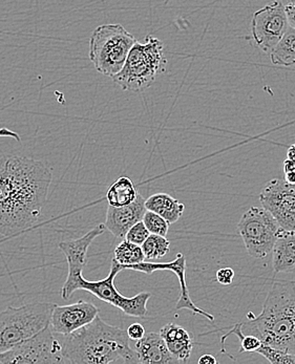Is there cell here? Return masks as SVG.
<instances>
[{
	"label": "cell",
	"mask_w": 295,
	"mask_h": 364,
	"mask_svg": "<svg viewBox=\"0 0 295 364\" xmlns=\"http://www.w3.org/2000/svg\"><path fill=\"white\" fill-rule=\"evenodd\" d=\"M0 138L21 141L6 127ZM52 180V169L43 161L15 154L0 159V235H18L43 216Z\"/></svg>",
	"instance_id": "obj_1"
},
{
	"label": "cell",
	"mask_w": 295,
	"mask_h": 364,
	"mask_svg": "<svg viewBox=\"0 0 295 364\" xmlns=\"http://www.w3.org/2000/svg\"><path fill=\"white\" fill-rule=\"evenodd\" d=\"M59 337L68 364L139 363L127 331L107 323L99 315L76 332Z\"/></svg>",
	"instance_id": "obj_2"
},
{
	"label": "cell",
	"mask_w": 295,
	"mask_h": 364,
	"mask_svg": "<svg viewBox=\"0 0 295 364\" xmlns=\"http://www.w3.org/2000/svg\"><path fill=\"white\" fill-rule=\"evenodd\" d=\"M247 319L243 326L262 343L295 354V282H273L261 314Z\"/></svg>",
	"instance_id": "obj_3"
},
{
	"label": "cell",
	"mask_w": 295,
	"mask_h": 364,
	"mask_svg": "<svg viewBox=\"0 0 295 364\" xmlns=\"http://www.w3.org/2000/svg\"><path fill=\"white\" fill-rule=\"evenodd\" d=\"M164 44L157 37L149 36L144 43L136 41L122 70L112 77L116 85L129 92H140L151 87L166 70Z\"/></svg>",
	"instance_id": "obj_4"
},
{
	"label": "cell",
	"mask_w": 295,
	"mask_h": 364,
	"mask_svg": "<svg viewBox=\"0 0 295 364\" xmlns=\"http://www.w3.org/2000/svg\"><path fill=\"white\" fill-rule=\"evenodd\" d=\"M121 271H123L122 264L114 258L111 270L105 279L92 282L85 279L82 274L68 277L61 289V297L63 300H68L77 290H85L97 299L120 309L129 316L143 318L147 315V302L151 294L149 292H141L133 297L123 296L114 286V279Z\"/></svg>",
	"instance_id": "obj_5"
},
{
	"label": "cell",
	"mask_w": 295,
	"mask_h": 364,
	"mask_svg": "<svg viewBox=\"0 0 295 364\" xmlns=\"http://www.w3.org/2000/svg\"><path fill=\"white\" fill-rule=\"evenodd\" d=\"M136 43L135 36L121 24H103L92 33L90 59L97 72L112 78L122 70Z\"/></svg>",
	"instance_id": "obj_6"
},
{
	"label": "cell",
	"mask_w": 295,
	"mask_h": 364,
	"mask_svg": "<svg viewBox=\"0 0 295 364\" xmlns=\"http://www.w3.org/2000/svg\"><path fill=\"white\" fill-rule=\"evenodd\" d=\"M54 306L50 302H32L0 312V354L50 326Z\"/></svg>",
	"instance_id": "obj_7"
},
{
	"label": "cell",
	"mask_w": 295,
	"mask_h": 364,
	"mask_svg": "<svg viewBox=\"0 0 295 364\" xmlns=\"http://www.w3.org/2000/svg\"><path fill=\"white\" fill-rule=\"evenodd\" d=\"M279 228L274 216L264 207H250L237 224V232L246 250L257 259H263L272 253Z\"/></svg>",
	"instance_id": "obj_8"
},
{
	"label": "cell",
	"mask_w": 295,
	"mask_h": 364,
	"mask_svg": "<svg viewBox=\"0 0 295 364\" xmlns=\"http://www.w3.org/2000/svg\"><path fill=\"white\" fill-rule=\"evenodd\" d=\"M68 364L60 337L50 324L8 352L0 354V364Z\"/></svg>",
	"instance_id": "obj_9"
},
{
	"label": "cell",
	"mask_w": 295,
	"mask_h": 364,
	"mask_svg": "<svg viewBox=\"0 0 295 364\" xmlns=\"http://www.w3.org/2000/svg\"><path fill=\"white\" fill-rule=\"evenodd\" d=\"M289 28L285 6L281 2H270L253 14L251 32L262 52L272 54L277 43Z\"/></svg>",
	"instance_id": "obj_10"
},
{
	"label": "cell",
	"mask_w": 295,
	"mask_h": 364,
	"mask_svg": "<svg viewBox=\"0 0 295 364\" xmlns=\"http://www.w3.org/2000/svg\"><path fill=\"white\" fill-rule=\"evenodd\" d=\"M259 202L281 228L295 231V185L273 178L262 189Z\"/></svg>",
	"instance_id": "obj_11"
},
{
	"label": "cell",
	"mask_w": 295,
	"mask_h": 364,
	"mask_svg": "<svg viewBox=\"0 0 295 364\" xmlns=\"http://www.w3.org/2000/svg\"><path fill=\"white\" fill-rule=\"evenodd\" d=\"M127 270H134L136 271V272H142L149 275L153 274L154 272H157V271H171V272L177 275L180 287H181L180 299L178 300L177 306H176L177 310L186 309V310L191 311L195 314L202 315L205 318L208 319L209 321H215V316L205 312L199 306H195V302L189 296L186 280V258H185L183 253H178L177 258L173 262H147L144 260V262H140V264H132V266L127 267Z\"/></svg>",
	"instance_id": "obj_12"
},
{
	"label": "cell",
	"mask_w": 295,
	"mask_h": 364,
	"mask_svg": "<svg viewBox=\"0 0 295 364\" xmlns=\"http://www.w3.org/2000/svg\"><path fill=\"white\" fill-rule=\"evenodd\" d=\"M99 309L92 302L80 301L68 306L55 304L50 317V328L56 334L68 335L91 323L99 315Z\"/></svg>",
	"instance_id": "obj_13"
},
{
	"label": "cell",
	"mask_w": 295,
	"mask_h": 364,
	"mask_svg": "<svg viewBox=\"0 0 295 364\" xmlns=\"http://www.w3.org/2000/svg\"><path fill=\"white\" fill-rule=\"evenodd\" d=\"M147 209L145 200L140 193L135 200L127 206L114 207L109 205L105 218V227L117 238H125L129 229L141 222Z\"/></svg>",
	"instance_id": "obj_14"
},
{
	"label": "cell",
	"mask_w": 295,
	"mask_h": 364,
	"mask_svg": "<svg viewBox=\"0 0 295 364\" xmlns=\"http://www.w3.org/2000/svg\"><path fill=\"white\" fill-rule=\"evenodd\" d=\"M105 225L100 224L94 227L87 235L76 240L61 242L59 250L63 251L68 260V277L82 274L87 264V251L95 240L104 233Z\"/></svg>",
	"instance_id": "obj_15"
},
{
	"label": "cell",
	"mask_w": 295,
	"mask_h": 364,
	"mask_svg": "<svg viewBox=\"0 0 295 364\" xmlns=\"http://www.w3.org/2000/svg\"><path fill=\"white\" fill-rule=\"evenodd\" d=\"M135 350L139 363L173 364L180 363L169 352L167 344L158 333H146L143 338L136 341Z\"/></svg>",
	"instance_id": "obj_16"
},
{
	"label": "cell",
	"mask_w": 295,
	"mask_h": 364,
	"mask_svg": "<svg viewBox=\"0 0 295 364\" xmlns=\"http://www.w3.org/2000/svg\"><path fill=\"white\" fill-rule=\"evenodd\" d=\"M273 270L295 273V231L279 228L272 249Z\"/></svg>",
	"instance_id": "obj_17"
},
{
	"label": "cell",
	"mask_w": 295,
	"mask_h": 364,
	"mask_svg": "<svg viewBox=\"0 0 295 364\" xmlns=\"http://www.w3.org/2000/svg\"><path fill=\"white\" fill-rule=\"evenodd\" d=\"M160 334L176 359L179 363H186L193 348V341L188 332L182 326L171 322L161 328Z\"/></svg>",
	"instance_id": "obj_18"
},
{
	"label": "cell",
	"mask_w": 295,
	"mask_h": 364,
	"mask_svg": "<svg viewBox=\"0 0 295 364\" xmlns=\"http://www.w3.org/2000/svg\"><path fill=\"white\" fill-rule=\"evenodd\" d=\"M147 210L158 213L169 224H175L182 218L185 210L183 203L167 193H156L145 200Z\"/></svg>",
	"instance_id": "obj_19"
},
{
	"label": "cell",
	"mask_w": 295,
	"mask_h": 364,
	"mask_svg": "<svg viewBox=\"0 0 295 364\" xmlns=\"http://www.w3.org/2000/svg\"><path fill=\"white\" fill-rule=\"evenodd\" d=\"M138 194L133 181L127 176H121L109 187L107 200L111 206H127L136 200Z\"/></svg>",
	"instance_id": "obj_20"
},
{
	"label": "cell",
	"mask_w": 295,
	"mask_h": 364,
	"mask_svg": "<svg viewBox=\"0 0 295 364\" xmlns=\"http://www.w3.org/2000/svg\"><path fill=\"white\" fill-rule=\"evenodd\" d=\"M273 65L292 66L295 65V28H288L274 50L270 54Z\"/></svg>",
	"instance_id": "obj_21"
},
{
	"label": "cell",
	"mask_w": 295,
	"mask_h": 364,
	"mask_svg": "<svg viewBox=\"0 0 295 364\" xmlns=\"http://www.w3.org/2000/svg\"><path fill=\"white\" fill-rule=\"evenodd\" d=\"M114 259L122 264L123 270H127V267L132 264H140L145 260L142 247L125 238L114 248Z\"/></svg>",
	"instance_id": "obj_22"
},
{
	"label": "cell",
	"mask_w": 295,
	"mask_h": 364,
	"mask_svg": "<svg viewBox=\"0 0 295 364\" xmlns=\"http://www.w3.org/2000/svg\"><path fill=\"white\" fill-rule=\"evenodd\" d=\"M141 247L144 252L145 259H159L171 251V242L167 240L166 236L151 235Z\"/></svg>",
	"instance_id": "obj_23"
},
{
	"label": "cell",
	"mask_w": 295,
	"mask_h": 364,
	"mask_svg": "<svg viewBox=\"0 0 295 364\" xmlns=\"http://www.w3.org/2000/svg\"><path fill=\"white\" fill-rule=\"evenodd\" d=\"M242 328H243V322L235 324V326H233L232 330L222 338V344H223L224 346L225 339L227 338L229 335L233 334L235 335V336L239 337L240 341H241V350H240L239 353L257 352V350L261 348L262 344H263L261 339H259V337L255 336V335L244 334V331L242 330Z\"/></svg>",
	"instance_id": "obj_24"
},
{
	"label": "cell",
	"mask_w": 295,
	"mask_h": 364,
	"mask_svg": "<svg viewBox=\"0 0 295 364\" xmlns=\"http://www.w3.org/2000/svg\"><path fill=\"white\" fill-rule=\"evenodd\" d=\"M257 353L272 364H295V354L273 348L267 344H262Z\"/></svg>",
	"instance_id": "obj_25"
},
{
	"label": "cell",
	"mask_w": 295,
	"mask_h": 364,
	"mask_svg": "<svg viewBox=\"0 0 295 364\" xmlns=\"http://www.w3.org/2000/svg\"><path fill=\"white\" fill-rule=\"evenodd\" d=\"M142 220L151 235L166 236L168 233L169 223L158 213L147 210Z\"/></svg>",
	"instance_id": "obj_26"
},
{
	"label": "cell",
	"mask_w": 295,
	"mask_h": 364,
	"mask_svg": "<svg viewBox=\"0 0 295 364\" xmlns=\"http://www.w3.org/2000/svg\"><path fill=\"white\" fill-rule=\"evenodd\" d=\"M149 235H151V232H149V229L145 226L143 220H141V222L136 223V225H134V226L129 229V232L125 235V240H129V242H134V244L139 245V246H142L143 242L147 240Z\"/></svg>",
	"instance_id": "obj_27"
},
{
	"label": "cell",
	"mask_w": 295,
	"mask_h": 364,
	"mask_svg": "<svg viewBox=\"0 0 295 364\" xmlns=\"http://www.w3.org/2000/svg\"><path fill=\"white\" fill-rule=\"evenodd\" d=\"M233 279H235V271L231 268H222L218 270L217 280L219 284L223 286H229L232 284Z\"/></svg>",
	"instance_id": "obj_28"
},
{
	"label": "cell",
	"mask_w": 295,
	"mask_h": 364,
	"mask_svg": "<svg viewBox=\"0 0 295 364\" xmlns=\"http://www.w3.org/2000/svg\"><path fill=\"white\" fill-rule=\"evenodd\" d=\"M127 335H129V339L134 341H140L141 338L144 337V335L146 334V331H145L144 326L140 323H133L132 326H129V328L127 330Z\"/></svg>",
	"instance_id": "obj_29"
},
{
	"label": "cell",
	"mask_w": 295,
	"mask_h": 364,
	"mask_svg": "<svg viewBox=\"0 0 295 364\" xmlns=\"http://www.w3.org/2000/svg\"><path fill=\"white\" fill-rule=\"evenodd\" d=\"M284 176L286 182L295 185V161L287 159L284 162Z\"/></svg>",
	"instance_id": "obj_30"
},
{
	"label": "cell",
	"mask_w": 295,
	"mask_h": 364,
	"mask_svg": "<svg viewBox=\"0 0 295 364\" xmlns=\"http://www.w3.org/2000/svg\"><path fill=\"white\" fill-rule=\"evenodd\" d=\"M285 12L290 28H295V4H286Z\"/></svg>",
	"instance_id": "obj_31"
},
{
	"label": "cell",
	"mask_w": 295,
	"mask_h": 364,
	"mask_svg": "<svg viewBox=\"0 0 295 364\" xmlns=\"http://www.w3.org/2000/svg\"><path fill=\"white\" fill-rule=\"evenodd\" d=\"M198 363L199 364H217L218 360L215 359V356L213 355H203V356L200 357L199 360H198Z\"/></svg>",
	"instance_id": "obj_32"
},
{
	"label": "cell",
	"mask_w": 295,
	"mask_h": 364,
	"mask_svg": "<svg viewBox=\"0 0 295 364\" xmlns=\"http://www.w3.org/2000/svg\"><path fill=\"white\" fill-rule=\"evenodd\" d=\"M287 156L289 160L295 161V143L288 149Z\"/></svg>",
	"instance_id": "obj_33"
},
{
	"label": "cell",
	"mask_w": 295,
	"mask_h": 364,
	"mask_svg": "<svg viewBox=\"0 0 295 364\" xmlns=\"http://www.w3.org/2000/svg\"><path fill=\"white\" fill-rule=\"evenodd\" d=\"M295 4V0H287V4Z\"/></svg>",
	"instance_id": "obj_34"
}]
</instances>
